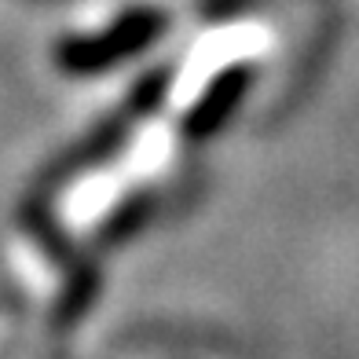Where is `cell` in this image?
<instances>
[{
  "label": "cell",
  "instance_id": "4",
  "mask_svg": "<svg viewBox=\"0 0 359 359\" xmlns=\"http://www.w3.org/2000/svg\"><path fill=\"white\" fill-rule=\"evenodd\" d=\"M151 209H154V198H151V194H136V198L121 202V205H118V209H114V213L107 217L100 242H103V246H118V242H125L128 235L140 231V227L147 224V217H151Z\"/></svg>",
  "mask_w": 359,
  "mask_h": 359
},
{
  "label": "cell",
  "instance_id": "3",
  "mask_svg": "<svg viewBox=\"0 0 359 359\" xmlns=\"http://www.w3.org/2000/svg\"><path fill=\"white\" fill-rule=\"evenodd\" d=\"M133 121H136V114L128 110V107H125V114H114V118L100 128V133H95V136L70 158V169H62L59 176L70 180V176H77V172H85V169H92V165H100V161H107V158L128 140V133H133Z\"/></svg>",
  "mask_w": 359,
  "mask_h": 359
},
{
  "label": "cell",
  "instance_id": "1",
  "mask_svg": "<svg viewBox=\"0 0 359 359\" xmlns=\"http://www.w3.org/2000/svg\"><path fill=\"white\" fill-rule=\"evenodd\" d=\"M161 29H165V15L161 11H136V15H125L121 22H114L100 37H77V41L59 44L55 62L59 70H67L74 77L103 74L110 67H118V62L133 59L136 52H143L151 41H158Z\"/></svg>",
  "mask_w": 359,
  "mask_h": 359
},
{
  "label": "cell",
  "instance_id": "5",
  "mask_svg": "<svg viewBox=\"0 0 359 359\" xmlns=\"http://www.w3.org/2000/svg\"><path fill=\"white\" fill-rule=\"evenodd\" d=\"M95 290H100V275H95V268H81L74 275V283L67 286V293H62V301H59V319L62 323H74L92 304Z\"/></svg>",
  "mask_w": 359,
  "mask_h": 359
},
{
  "label": "cell",
  "instance_id": "2",
  "mask_svg": "<svg viewBox=\"0 0 359 359\" xmlns=\"http://www.w3.org/2000/svg\"><path fill=\"white\" fill-rule=\"evenodd\" d=\"M250 85H253V67H246V62L220 70L213 81H209V88L198 95V100H194V107L187 110L184 133H187L191 140L217 136L220 128L235 118V110H238L242 100H246Z\"/></svg>",
  "mask_w": 359,
  "mask_h": 359
}]
</instances>
